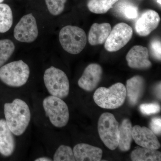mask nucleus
Returning <instances> with one entry per match:
<instances>
[{"instance_id": "obj_13", "label": "nucleus", "mask_w": 161, "mask_h": 161, "mask_svg": "<svg viewBox=\"0 0 161 161\" xmlns=\"http://www.w3.org/2000/svg\"><path fill=\"white\" fill-rule=\"evenodd\" d=\"M132 135L135 142L141 147L156 150L160 148L156 136L147 127L134 126L132 127Z\"/></svg>"}, {"instance_id": "obj_9", "label": "nucleus", "mask_w": 161, "mask_h": 161, "mask_svg": "<svg viewBox=\"0 0 161 161\" xmlns=\"http://www.w3.org/2000/svg\"><path fill=\"white\" fill-rule=\"evenodd\" d=\"M38 34L36 21L32 14L23 16L15 26L14 31L15 39L23 43L34 42L37 38Z\"/></svg>"}, {"instance_id": "obj_18", "label": "nucleus", "mask_w": 161, "mask_h": 161, "mask_svg": "<svg viewBox=\"0 0 161 161\" xmlns=\"http://www.w3.org/2000/svg\"><path fill=\"white\" fill-rule=\"evenodd\" d=\"M119 149L122 152H126L130 150L133 140L132 125L130 119H124L119 125Z\"/></svg>"}, {"instance_id": "obj_22", "label": "nucleus", "mask_w": 161, "mask_h": 161, "mask_svg": "<svg viewBox=\"0 0 161 161\" xmlns=\"http://www.w3.org/2000/svg\"><path fill=\"white\" fill-rule=\"evenodd\" d=\"M14 43L9 39L0 40V68L11 57L15 50Z\"/></svg>"}, {"instance_id": "obj_28", "label": "nucleus", "mask_w": 161, "mask_h": 161, "mask_svg": "<svg viewBox=\"0 0 161 161\" xmlns=\"http://www.w3.org/2000/svg\"><path fill=\"white\" fill-rule=\"evenodd\" d=\"M150 127L151 131L156 135L159 136L161 133V119L160 118H153L150 123Z\"/></svg>"}, {"instance_id": "obj_3", "label": "nucleus", "mask_w": 161, "mask_h": 161, "mask_svg": "<svg viewBox=\"0 0 161 161\" xmlns=\"http://www.w3.org/2000/svg\"><path fill=\"white\" fill-rule=\"evenodd\" d=\"M30 74L29 66L22 60L13 61L0 68V80L6 85L13 87L24 85Z\"/></svg>"}, {"instance_id": "obj_12", "label": "nucleus", "mask_w": 161, "mask_h": 161, "mask_svg": "<svg viewBox=\"0 0 161 161\" xmlns=\"http://www.w3.org/2000/svg\"><path fill=\"white\" fill-rule=\"evenodd\" d=\"M160 18L157 12L148 10L143 13L136 22L135 30L141 36H147L158 26Z\"/></svg>"}, {"instance_id": "obj_26", "label": "nucleus", "mask_w": 161, "mask_h": 161, "mask_svg": "<svg viewBox=\"0 0 161 161\" xmlns=\"http://www.w3.org/2000/svg\"><path fill=\"white\" fill-rule=\"evenodd\" d=\"M160 109V106L155 103L142 104L140 106L141 112L145 115L156 114L159 112Z\"/></svg>"}, {"instance_id": "obj_10", "label": "nucleus", "mask_w": 161, "mask_h": 161, "mask_svg": "<svg viewBox=\"0 0 161 161\" xmlns=\"http://www.w3.org/2000/svg\"><path fill=\"white\" fill-rule=\"evenodd\" d=\"M102 75V68L99 64H91L86 67L82 76L79 78L78 86L85 91L92 92L98 86Z\"/></svg>"}, {"instance_id": "obj_6", "label": "nucleus", "mask_w": 161, "mask_h": 161, "mask_svg": "<svg viewBox=\"0 0 161 161\" xmlns=\"http://www.w3.org/2000/svg\"><path fill=\"white\" fill-rule=\"evenodd\" d=\"M119 123L114 115L105 112L102 114L98 121V134L104 145L111 150L118 147L119 141Z\"/></svg>"}, {"instance_id": "obj_8", "label": "nucleus", "mask_w": 161, "mask_h": 161, "mask_svg": "<svg viewBox=\"0 0 161 161\" xmlns=\"http://www.w3.org/2000/svg\"><path fill=\"white\" fill-rule=\"evenodd\" d=\"M133 34L132 27L125 23L116 24L110 32L105 42V48L108 51H118L125 46Z\"/></svg>"}, {"instance_id": "obj_15", "label": "nucleus", "mask_w": 161, "mask_h": 161, "mask_svg": "<svg viewBox=\"0 0 161 161\" xmlns=\"http://www.w3.org/2000/svg\"><path fill=\"white\" fill-rule=\"evenodd\" d=\"M13 133L9 129L6 120H0V153L4 156L11 155L15 148Z\"/></svg>"}, {"instance_id": "obj_20", "label": "nucleus", "mask_w": 161, "mask_h": 161, "mask_svg": "<svg viewBox=\"0 0 161 161\" xmlns=\"http://www.w3.org/2000/svg\"><path fill=\"white\" fill-rule=\"evenodd\" d=\"M13 22L12 11L9 6L0 3V33H4L11 28Z\"/></svg>"}, {"instance_id": "obj_7", "label": "nucleus", "mask_w": 161, "mask_h": 161, "mask_svg": "<svg viewBox=\"0 0 161 161\" xmlns=\"http://www.w3.org/2000/svg\"><path fill=\"white\" fill-rule=\"evenodd\" d=\"M43 109L53 125L57 128L65 126L69 118L67 105L61 98L55 96H47L43 101Z\"/></svg>"}, {"instance_id": "obj_17", "label": "nucleus", "mask_w": 161, "mask_h": 161, "mask_svg": "<svg viewBox=\"0 0 161 161\" xmlns=\"http://www.w3.org/2000/svg\"><path fill=\"white\" fill-rule=\"evenodd\" d=\"M111 30L112 27L109 23H94L91 26L89 33V43L93 46L103 44L107 40Z\"/></svg>"}, {"instance_id": "obj_1", "label": "nucleus", "mask_w": 161, "mask_h": 161, "mask_svg": "<svg viewBox=\"0 0 161 161\" xmlns=\"http://www.w3.org/2000/svg\"><path fill=\"white\" fill-rule=\"evenodd\" d=\"M4 114L6 124L16 136L22 135L29 125L31 114L27 103L19 98L4 105Z\"/></svg>"}, {"instance_id": "obj_32", "label": "nucleus", "mask_w": 161, "mask_h": 161, "mask_svg": "<svg viewBox=\"0 0 161 161\" xmlns=\"http://www.w3.org/2000/svg\"><path fill=\"white\" fill-rule=\"evenodd\" d=\"M4 0H0V3H3V1H4Z\"/></svg>"}, {"instance_id": "obj_23", "label": "nucleus", "mask_w": 161, "mask_h": 161, "mask_svg": "<svg viewBox=\"0 0 161 161\" xmlns=\"http://www.w3.org/2000/svg\"><path fill=\"white\" fill-rule=\"evenodd\" d=\"M117 12L121 16L128 19H134L138 16L137 7L128 2L119 3L117 8Z\"/></svg>"}, {"instance_id": "obj_21", "label": "nucleus", "mask_w": 161, "mask_h": 161, "mask_svg": "<svg viewBox=\"0 0 161 161\" xmlns=\"http://www.w3.org/2000/svg\"><path fill=\"white\" fill-rule=\"evenodd\" d=\"M119 0H90L87 3L89 9L94 13L102 14L107 13Z\"/></svg>"}, {"instance_id": "obj_11", "label": "nucleus", "mask_w": 161, "mask_h": 161, "mask_svg": "<svg viewBox=\"0 0 161 161\" xmlns=\"http://www.w3.org/2000/svg\"><path fill=\"white\" fill-rule=\"evenodd\" d=\"M128 65L132 69H146L152 66L149 60V51L147 47L140 45L133 47L126 55Z\"/></svg>"}, {"instance_id": "obj_5", "label": "nucleus", "mask_w": 161, "mask_h": 161, "mask_svg": "<svg viewBox=\"0 0 161 161\" xmlns=\"http://www.w3.org/2000/svg\"><path fill=\"white\" fill-rule=\"evenodd\" d=\"M43 80L47 90L52 96L63 98L69 94V80L61 69L51 66L44 72Z\"/></svg>"}, {"instance_id": "obj_25", "label": "nucleus", "mask_w": 161, "mask_h": 161, "mask_svg": "<svg viewBox=\"0 0 161 161\" xmlns=\"http://www.w3.org/2000/svg\"><path fill=\"white\" fill-rule=\"evenodd\" d=\"M50 13L54 16L61 14L64 10L67 0H45Z\"/></svg>"}, {"instance_id": "obj_19", "label": "nucleus", "mask_w": 161, "mask_h": 161, "mask_svg": "<svg viewBox=\"0 0 161 161\" xmlns=\"http://www.w3.org/2000/svg\"><path fill=\"white\" fill-rule=\"evenodd\" d=\"M131 158L133 161H159L161 153L156 150L137 147L132 151Z\"/></svg>"}, {"instance_id": "obj_27", "label": "nucleus", "mask_w": 161, "mask_h": 161, "mask_svg": "<svg viewBox=\"0 0 161 161\" xmlns=\"http://www.w3.org/2000/svg\"><path fill=\"white\" fill-rule=\"evenodd\" d=\"M150 48L153 56L156 59L161 60V43L159 40H153L150 43Z\"/></svg>"}, {"instance_id": "obj_2", "label": "nucleus", "mask_w": 161, "mask_h": 161, "mask_svg": "<svg viewBox=\"0 0 161 161\" xmlns=\"http://www.w3.org/2000/svg\"><path fill=\"white\" fill-rule=\"evenodd\" d=\"M126 97L125 86L118 82L109 88H98L94 93V100L97 105L103 108L114 109L123 105Z\"/></svg>"}, {"instance_id": "obj_4", "label": "nucleus", "mask_w": 161, "mask_h": 161, "mask_svg": "<svg viewBox=\"0 0 161 161\" xmlns=\"http://www.w3.org/2000/svg\"><path fill=\"white\" fill-rule=\"evenodd\" d=\"M60 44L65 51L71 54H78L85 47L86 33L83 29L75 26H66L60 31L59 35Z\"/></svg>"}, {"instance_id": "obj_24", "label": "nucleus", "mask_w": 161, "mask_h": 161, "mask_svg": "<svg viewBox=\"0 0 161 161\" xmlns=\"http://www.w3.org/2000/svg\"><path fill=\"white\" fill-rule=\"evenodd\" d=\"M53 159L54 161H76L72 148L65 145H61L57 149Z\"/></svg>"}, {"instance_id": "obj_31", "label": "nucleus", "mask_w": 161, "mask_h": 161, "mask_svg": "<svg viewBox=\"0 0 161 161\" xmlns=\"http://www.w3.org/2000/svg\"><path fill=\"white\" fill-rule=\"evenodd\" d=\"M158 3H159V4H160V5H161V0H157Z\"/></svg>"}, {"instance_id": "obj_29", "label": "nucleus", "mask_w": 161, "mask_h": 161, "mask_svg": "<svg viewBox=\"0 0 161 161\" xmlns=\"http://www.w3.org/2000/svg\"><path fill=\"white\" fill-rule=\"evenodd\" d=\"M35 161H52V159L49 158L45 157H43L39 158H36L35 160Z\"/></svg>"}, {"instance_id": "obj_16", "label": "nucleus", "mask_w": 161, "mask_h": 161, "mask_svg": "<svg viewBox=\"0 0 161 161\" xmlns=\"http://www.w3.org/2000/svg\"><path fill=\"white\" fill-rule=\"evenodd\" d=\"M145 88V80L140 76H134L127 80L126 96L132 105H135L138 102L143 94Z\"/></svg>"}, {"instance_id": "obj_30", "label": "nucleus", "mask_w": 161, "mask_h": 161, "mask_svg": "<svg viewBox=\"0 0 161 161\" xmlns=\"http://www.w3.org/2000/svg\"><path fill=\"white\" fill-rule=\"evenodd\" d=\"M157 95L159 99L161 98V83L159 84L158 85L156 89Z\"/></svg>"}, {"instance_id": "obj_14", "label": "nucleus", "mask_w": 161, "mask_h": 161, "mask_svg": "<svg viewBox=\"0 0 161 161\" xmlns=\"http://www.w3.org/2000/svg\"><path fill=\"white\" fill-rule=\"evenodd\" d=\"M73 150L77 161H99L102 158L103 150L100 148L87 144H77Z\"/></svg>"}]
</instances>
